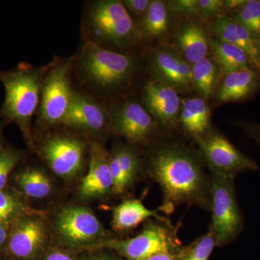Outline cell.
Masks as SVG:
<instances>
[{"label": "cell", "instance_id": "1", "mask_svg": "<svg viewBox=\"0 0 260 260\" xmlns=\"http://www.w3.org/2000/svg\"><path fill=\"white\" fill-rule=\"evenodd\" d=\"M150 172L161 188L164 211L183 204L210 209V178L201 155L194 150L181 145H161L152 155Z\"/></svg>", "mask_w": 260, "mask_h": 260}, {"label": "cell", "instance_id": "2", "mask_svg": "<svg viewBox=\"0 0 260 260\" xmlns=\"http://www.w3.org/2000/svg\"><path fill=\"white\" fill-rule=\"evenodd\" d=\"M73 68L88 88L98 93H112L132 81L136 61L128 54L85 42L74 59Z\"/></svg>", "mask_w": 260, "mask_h": 260}, {"label": "cell", "instance_id": "3", "mask_svg": "<svg viewBox=\"0 0 260 260\" xmlns=\"http://www.w3.org/2000/svg\"><path fill=\"white\" fill-rule=\"evenodd\" d=\"M44 70L26 62L12 70H0V82L5 91L0 114L18 124L29 144L32 116L40 104Z\"/></svg>", "mask_w": 260, "mask_h": 260}, {"label": "cell", "instance_id": "4", "mask_svg": "<svg viewBox=\"0 0 260 260\" xmlns=\"http://www.w3.org/2000/svg\"><path fill=\"white\" fill-rule=\"evenodd\" d=\"M84 34L86 42L105 49H125L140 39L138 25L122 2L99 0L90 3L84 13Z\"/></svg>", "mask_w": 260, "mask_h": 260}, {"label": "cell", "instance_id": "5", "mask_svg": "<svg viewBox=\"0 0 260 260\" xmlns=\"http://www.w3.org/2000/svg\"><path fill=\"white\" fill-rule=\"evenodd\" d=\"M74 59H56L44 70L39 107L43 125L61 124L68 112L75 91L71 81Z\"/></svg>", "mask_w": 260, "mask_h": 260}, {"label": "cell", "instance_id": "6", "mask_svg": "<svg viewBox=\"0 0 260 260\" xmlns=\"http://www.w3.org/2000/svg\"><path fill=\"white\" fill-rule=\"evenodd\" d=\"M210 210L216 246L235 240L244 228V220L236 196L234 179L211 174L210 178Z\"/></svg>", "mask_w": 260, "mask_h": 260}, {"label": "cell", "instance_id": "7", "mask_svg": "<svg viewBox=\"0 0 260 260\" xmlns=\"http://www.w3.org/2000/svg\"><path fill=\"white\" fill-rule=\"evenodd\" d=\"M195 141L211 174L234 179L239 174L254 172L259 168L254 159L242 153L224 135L213 129Z\"/></svg>", "mask_w": 260, "mask_h": 260}, {"label": "cell", "instance_id": "8", "mask_svg": "<svg viewBox=\"0 0 260 260\" xmlns=\"http://www.w3.org/2000/svg\"><path fill=\"white\" fill-rule=\"evenodd\" d=\"M150 223L136 237L101 242L100 247L117 251L129 260H141L158 253L175 252L178 240L167 223ZM167 223V222H166Z\"/></svg>", "mask_w": 260, "mask_h": 260}, {"label": "cell", "instance_id": "9", "mask_svg": "<svg viewBox=\"0 0 260 260\" xmlns=\"http://www.w3.org/2000/svg\"><path fill=\"white\" fill-rule=\"evenodd\" d=\"M56 230L61 242L70 248L96 246L104 235V228L91 210L69 207L58 215Z\"/></svg>", "mask_w": 260, "mask_h": 260}, {"label": "cell", "instance_id": "10", "mask_svg": "<svg viewBox=\"0 0 260 260\" xmlns=\"http://www.w3.org/2000/svg\"><path fill=\"white\" fill-rule=\"evenodd\" d=\"M109 114L113 129L133 144L145 143L155 132L156 121L140 103H122Z\"/></svg>", "mask_w": 260, "mask_h": 260}, {"label": "cell", "instance_id": "11", "mask_svg": "<svg viewBox=\"0 0 260 260\" xmlns=\"http://www.w3.org/2000/svg\"><path fill=\"white\" fill-rule=\"evenodd\" d=\"M47 241L44 222L39 217L26 215L13 224L8 249L19 260H35L40 255Z\"/></svg>", "mask_w": 260, "mask_h": 260}, {"label": "cell", "instance_id": "12", "mask_svg": "<svg viewBox=\"0 0 260 260\" xmlns=\"http://www.w3.org/2000/svg\"><path fill=\"white\" fill-rule=\"evenodd\" d=\"M83 142L68 136L49 138L42 146L43 156L56 175L74 177L81 170L84 159Z\"/></svg>", "mask_w": 260, "mask_h": 260}, {"label": "cell", "instance_id": "13", "mask_svg": "<svg viewBox=\"0 0 260 260\" xmlns=\"http://www.w3.org/2000/svg\"><path fill=\"white\" fill-rule=\"evenodd\" d=\"M150 70L154 80L170 85L178 92L193 88L191 65L177 49L161 48L154 51L150 59Z\"/></svg>", "mask_w": 260, "mask_h": 260}, {"label": "cell", "instance_id": "14", "mask_svg": "<svg viewBox=\"0 0 260 260\" xmlns=\"http://www.w3.org/2000/svg\"><path fill=\"white\" fill-rule=\"evenodd\" d=\"M143 104L157 123L173 128L179 120L181 102L176 89L156 80H150L143 89Z\"/></svg>", "mask_w": 260, "mask_h": 260}, {"label": "cell", "instance_id": "15", "mask_svg": "<svg viewBox=\"0 0 260 260\" xmlns=\"http://www.w3.org/2000/svg\"><path fill=\"white\" fill-rule=\"evenodd\" d=\"M61 124L90 134L97 135L105 131L110 124V119L109 113L102 104L85 94L74 91L69 109Z\"/></svg>", "mask_w": 260, "mask_h": 260}, {"label": "cell", "instance_id": "16", "mask_svg": "<svg viewBox=\"0 0 260 260\" xmlns=\"http://www.w3.org/2000/svg\"><path fill=\"white\" fill-rule=\"evenodd\" d=\"M260 90V72L245 68L222 76L214 95L219 104L244 102Z\"/></svg>", "mask_w": 260, "mask_h": 260}, {"label": "cell", "instance_id": "17", "mask_svg": "<svg viewBox=\"0 0 260 260\" xmlns=\"http://www.w3.org/2000/svg\"><path fill=\"white\" fill-rule=\"evenodd\" d=\"M210 30L215 39L234 44L245 51L254 68L260 72L257 54L258 39L245 27L236 21L229 13L222 11L211 22Z\"/></svg>", "mask_w": 260, "mask_h": 260}, {"label": "cell", "instance_id": "18", "mask_svg": "<svg viewBox=\"0 0 260 260\" xmlns=\"http://www.w3.org/2000/svg\"><path fill=\"white\" fill-rule=\"evenodd\" d=\"M113 180L109 167V153L95 144L90 152L89 169L80 186V194L85 198L104 196L112 191Z\"/></svg>", "mask_w": 260, "mask_h": 260}, {"label": "cell", "instance_id": "19", "mask_svg": "<svg viewBox=\"0 0 260 260\" xmlns=\"http://www.w3.org/2000/svg\"><path fill=\"white\" fill-rule=\"evenodd\" d=\"M177 50L191 65L208 57L210 39L204 28L194 21L182 24L176 35Z\"/></svg>", "mask_w": 260, "mask_h": 260}, {"label": "cell", "instance_id": "20", "mask_svg": "<svg viewBox=\"0 0 260 260\" xmlns=\"http://www.w3.org/2000/svg\"><path fill=\"white\" fill-rule=\"evenodd\" d=\"M179 122L186 134L194 140L210 132L212 129L211 112L207 101L200 97L183 101Z\"/></svg>", "mask_w": 260, "mask_h": 260}, {"label": "cell", "instance_id": "21", "mask_svg": "<svg viewBox=\"0 0 260 260\" xmlns=\"http://www.w3.org/2000/svg\"><path fill=\"white\" fill-rule=\"evenodd\" d=\"M171 13L167 3L160 0L151 1L148 11L138 24L141 39H162L169 32Z\"/></svg>", "mask_w": 260, "mask_h": 260}, {"label": "cell", "instance_id": "22", "mask_svg": "<svg viewBox=\"0 0 260 260\" xmlns=\"http://www.w3.org/2000/svg\"><path fill=\"white\" fill-rule=\"evenodd\" d=\"M152 217L160 221L168 222L155 210L147 208L139 200H125L113 210V226L116 230H129Z\"/></svg>", "mask_w": 260, "mask_h": 260}, {"label": "cell", "instance_id": "23", "mask_svg": "<svg viewBox=\"0 0 260 260\" xmlns=\"http://www.w3.org/2000/svg\"><path fill=\"white\" fill-rule=\"evenodd\" d=\"M222 76L221 69L213 56H208L191 65L193 88L205 101L213 96Z\"/></svg>", "mask_w": 260, "mask_h": 260}, {"label": "cell", "instance_id": "24", "mask_svg": "<svg viewBox=\"0 0 260 260\" xmlns=\"http://www.w3.org/2000/svg\"><path fill=\"white\" fill-rule=\"evenodd\" d=\"M210 47L223 75L245 68H254L246 51L237 46L215 38L210 39Z\"/></svg>", "mask_w": 260, "mask_h": 260}, {"label": "cell", "instance_id": "25", "mask_svg": "<svg viewBox=\"0 0 260 260\" xmlns=\"http://www.w3.org/2000/svg\"><path fill=\"white\" fill-rule=\"evenodd\" d=\"M16 179L23 192L31 198H47L52 191L50 179L39 169H25L17 176Z\"/></svg>", "mask_w": 260, "mask_h": 260}, {"label": "cell", "instance_id": "26", "mask_svg": "<svg viewBox=\"0 0 260 260\" xmlns=\"http://www.w3.org/2000/svg\"><path fill=\"white\" fill-rule=\"evenodd\" d=\"M236 21L245 27L256 38L260 37V1L244 0L242 6L229 13Z\"/></svg>", "mask_w": 260, "mask_h": 260}, {"label": "cell", "instance_id": "27", "mask_svg": "<svg viewBox=\"0 0 260 260\" xmlns=\"http://www.w3.org/2000/svg\"><path fill=\"white\" fill-rule=\"evenodd\" d=\"M28 214V208L16 195L0 190V223H14Z\"/></svg>", "mask_w": 260, "mask_h": 260}, {"label": "cell", "instance_id": "28", "mask_svg": "<svg viewBox=\"0 0 260 260\" xmlns=\"http://www.w3.org/2000/svg\"><path fill=\"white\" fill-rule=\"evenodd\" d=\"M215 246L216 241L213 232L209 230L192 245L180 252V260H208Z\"/></svg>", "mask_w": 260, "mask_h": 260}, {"label": "cell", "instance_id": "29", "mask_svg": "<svg viewBox=\"0 0 260 260\" xmlns=\"http://www.w3.org/2000/svg\"><path fill=\"white\" fill-rule=\"evenodd\" d=\"M114 150L117 155L121 172L128 186L134 181L138 172L140 160L138 154L126 145H118Z\"/></svg>", "mask_w": 260, "mask_h": 260}, {"label": "cell", "instance_id": "30", "mask_svg": "<svg viewBox=\"0 0 260 260\" xmlns=\"http://www.w3.org/2000/svg\"><path fill=\"white\" fill-rule=\"evenodd\" d=\"M19 160L18 154L12 150L0 151V190L6 185L8 177Z\"/></svg>", "mask_w": 260, "mask_h": 260}, {"label": "cell", "instance_id": "31", "mask_svg": "<svg viewBox=\"0 0 260 260\" xmlns=\"http://www.w3.org/2000/svg\"><path fill=\"white\" fill-rule=\"evenodd\" d=\"M223 0H198V16L212 20L223 11Z\"/></svg>", "mask_w": 260, "mask_h": 260}, {"label": "cell", "instance_id": "32", "mask_svg": "<svg viewBox=\"0 0 260 260\" xmlns=\"http://www.w3.org/2000/svg\"><path fill=\"white\" fill-rule=\"evenodd\" d=\"M172 13L184 16H198V0H173L167 3Z\"/></svg>", "mask_w": 260, "mask_h": 260}, {"label": "cell", "instance_id": "33", "mask_svg": "<svg viewBox=\"0 0 260 260\" xmlns=\"http://www.w3.org/2000/svg\"><path fill=\"white\" fill-rule=\"evenodd\" d=\"M150 3H151V0H124V1H122V4L127 13H129L130 17L133 18V20L134 19H138L139 21L148 11Z\"/></svg>", "mask_w": 260, "mask_h": 260}, {"label": "cell", "instance_id": "34", "mask_svg": "<svg viewBox=\"0 0 260 260\" xmlns=\"http://www.w3.org/2000/svg\"><path fill=\"white\" fill-rule=\"evenodd\" d=\"M236 124L252 138L260 147V123L238 121Z\"/></svg>", "mask_w": 260, "mask_h": 260}, {"label": "cell", "instance_id": "35", "mask_svg": "<svg viewBox=\"0 0 260 260\" xmlns=\"http://www.w3.org/2000/svg\"><path fill=\"white\" fill-rule=\"evenodd\" d=\"M141 260H180V253H158Z\"/></svg>", "mask_w": 260, "mask_h": 260}, {"label": "cell", "instance_id": "36", "mask_svg": "<svg viewBox=\"0 0 260 260\" xmlns=\"http://www.w3.org/2000/svg\"><path fill=\"white\" fill-rule=\"evenodd\" d=\"M44 260H74L68 253L61 250L51 251Z\"/></svg>", "mask_w": 260, "mask_h": 260}, {"label": "cell", "instance_id": "37", "mask_svg": "<svg viewBox=\"0 0 260 260\" xmlns=\"http://www.w3.org/2000/svg\"><path fill=\"white\" fill-rule=\"evenodd\" d=\"M244 3V0H226L224 1L223 11L227 13H233L239 9Z\"/></svg>", "mask_w": 260, "mask_h": 260}, {"label": "cell", "instance_id": "38", "mask_svg": "<svg viewBox=\"0 0 260 260\" xmlns=\"http://www.w3.org/2000/svg\"><path fill=\"white\" fill-rule=\"evenodd\" d=\"M5 224L0 223V246L3 245L8 239V231Z\"/></svg>", "mask_w": 260, "mask_h": 260}, {"label": "cell", "instance_id": "39", "mask_svg": "<svg viewBox=\"0 0 260 260\" xmlns=\"http://www.w3.org/2000/svg\"><path fill=\"white\" fill-rule=\"evenodd\" d=\"M83 260H112L109 258L104 257V256H90V257H87Z\"/></svg>", "mask_w": 260, "mask_h": 260}, {"label": "cell", "instance_id": "40", "mask_svg": "<svg viewBox=\"0 0 260 260\" xmlns=\"http://www.w3.org/2000/svg\"><path fill=\"white\" fill-rule=\"evenodd\" d=\"M257 54H258V61H259V69H260V37L257 39Z\"/></svg>", "mask_w": 260, "mask_h": 260}]
</instances>
